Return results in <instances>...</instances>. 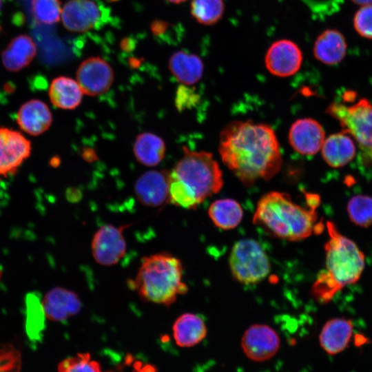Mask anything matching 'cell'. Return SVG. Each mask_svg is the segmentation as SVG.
I'll return each mask as SVG.
<instances>
[{
	"label": "cell",
	"instance_id": "obj_7",
	"mask_svg": "<svg viewBox=\"0 0 372 372\" xmlns=\"http://www.w3.org/2000/svg\"><path fill=\"white\" fill-rule=\"evenodd\" d=\"M327 112L338 120L343 131L353 136L372 158V105L369 101L360 99L350 105L333 102Z\"/></svg>",
	"mask_w": 372,
	"mask_h": 372
},
{
	"label": "cell",
	"instance_id": "obj_14",
	"mask_svg": "<svg viewBox=\"0 0 372 372\" xmlns=\"http://www.w3.org/2000/svg\"><path fill=\"white\" fill-rule=\"evenodd\" d=\"M325 140L322 125L311 118H300L291 126L289 141L291 147L299 154L311 156L318 152Z\"/></svg>",
	"mask_w": 372,
	"mask_h": 372
},
{
	"label": "cell",
	"instance_id": "obj_30",
	"mask_svg": "<svg viewBox=\"0 0 372 372\" xmlns=\"http://www.w3.org/2000/svg\"><path fill=\"white\" fill-rule=\"evenodd\" d=\"M58 372H102L100 364L89 353H78L63 360Z\"/></svg>",
	"mask_w": 372,
	"mask_h": 372
},
{
	"label": "cell",
	"instance_id": "obj_20",
	"mask_svg": "<svg viewBox=\"0 0 372 372\" xmlns=\"http://www.w3.org/2000/svg\"><path fill=\"white\" fill-rule=\"evenodd\" d=\"M36 53L37 48L31 37L20 34L13 38L2 52V63L7 70L19 72L31 63Z\"/></svg>",
	"mask_w": 372,
	"mask_h": 372
},
{
	"label": "cell",
	"instance_id": "obj_19",
	"mask_svg": "<svg viewBox=\"0 0 372 372\" xmlns=\"http://www.w3.org/2000/svg\"><path fill=\"white\" fill-rule=\"evenodd\" d=\"M347 44L344 36L336 29H327L316 39L313 54L317 60L326 65H335L344 58Z\"/></svg>",
	"mask_w": 372,
	"mask_h": 372
},
{
	"label": "cell",
	"instance_id": "obj_16",
	"mask_svg": "<svg viewBox=\"0 0 372 372\" xmlns=\"http://www.w3.org/2000/svg\"><path fill=\"white\" fill-rule=\"evenodd\" d=\"M41 305L45 317L54 322H63L78 314L82 302L79 296L66 288L56 287L43 297Z\"/></svg>",
	"mask_w": 372,
	"mask_h": 372
},
{
	"label": "cell",
	"instance_id": "obj_3",
	"mask_svg": "<svg viewBox=\"0 0 372 372\" xmlns=\"http://www.w3.org/2000/svg\"><path fill=\"white\" fill-rule=\"evenodd\" d=\"M316 209L310 207L307 209L293 203L288 194L273 191L258 201L253 222L277 238L301 240L323 229Z\"/></svg>",
	"mask_w": 372,
	"mask_h": 372
},
{
	"label": "cell",
	"instance_id": "obj_31",
	"mask_svg": "<svg viewBox=\"0 0 372 372\" xmlns=\"http://www.w3.org/2000/svg\"><path fill=\"white\" fill-rule=\"evenodd\" d=\"M32 10L36 21L45 24L58 22L62 12L60 0H33Z\"/></svg>",
	"mask_w": 372,
	"mask_h": 372
},
{
	"label": "cell",
	"instance_id": "obj_23",
	"mask_svg": "<svg viewBox=\"0 0 372 372\" xmlns=\"http://www.w3.org/2000/svg\"><path fill=\"white\" fill-rule=\"evenodd\" d=\"M172 331L174 341L178 347H192L206 337L207 329L200 317L192 313H185L175 320Z\"/></svg>",
	"mask_w": 372,
	"mask_h": 372
},
{
	"label": "cell",
	"instance_id": "obj_24",
	"mask_svg": "<svg viewBox=\"0 0 372 372\" xmlns=\"http://www.w3.org/2000/svg\"><path fill=\"white\" fill-rule=\"evenodd\" d=\"M83 92L76 81L67 76L54 79L50 85L49 97L51 103L62 110H74L82 100Z\"/></svg>",
	"mask_w": 372,
	"mask_h": 372
},
{
	"label": "cell",
	"instance_id": "obj_18",
	"mask_svg": "<svg viewBox=\"0 0 372 372\" xmlns=\"http://www.w3.org/2000/svg\"><path fill=\"white\" fill-rule=\"evenodd\" d=\"M20 128L25 132L38 136L50 127L52 116L48 106L43 101L32 99L21 105L17 116Z\"/></svg>",
	"mask_w": 372,
	"mask_h": 372
},
{
	"label": "cell",
	"instance_id": "obj_32",
	"mask_svg": "<svg viewBox=\"0 0 372 372\" xmlns=\"http://www.w3.org/2000/svg\"><path fill=\"white\" fill-rule=\"evenodd\" d=\"M353 27L362 37L372 39V4L361 6L353 19Z\"/></svg>",
	"mask_w": 372,
	"mask_h": 372
},
{
	"label": "cell",
	"instance_id": "obj_12",
	"mask_svg": "<svg viewBox=\"0 0 372 372\" xmlns=\"http://www.w3.org/2000/svg\"><path fill=\"white\" fill-rule=\"evenodd\" d=\"M114 81V72L105 60L99 56L83 61L76 71V81L83 94L99 96L106 92Z\"/></svg>",
	"mask_w": 372,
	"mask_h": 372
},
{
	"label": "cell",
	"instance_id": "obj_9",
	"mask_svg": "<svg viewBox=\"0 0 372 372\" xmlns=\"http://www.w3.org/2000/svg\"><path fill=\"white\" fill-rule=\"evenodd\" d=\"M107 10L94 0H70L63 6L61 18L68 30L83 32L105 22Z\"/></svg>",
	"mask_w": 372,
	"mask_h": 372
},
{
	"label": "cell",
	"instance_id": "obj_21",
	"mask_svg": "<svg viewBox=\"0 0 372 372\" xmlns=\"http://www.w3.org/2000/svg\"><path fill=\"white\" fill-rule=\"evenodd\" d=\"M321 149L324 161L334 168L348 164L354 158L356 151L351 137L344 131L327 138Z\"/></svg>",
	"mask_w": 372,
	"mask_h": 372
},
{
	"label": "cell",
	"instance_id": "obj_38",
	"mask_svg": "<svg viewBox=\"0 0 372 372\" xmlns=\"http://www.w3.org/2000/svg\"><path fill=\"white\" fill-rule=\"evenodd\" d=\"M2 6H3V0H0V12L1 10Z\"/></svg>",
	"mask_w": 372,
	"mask_h": 372
},
{
	"label": "cell",
	"instance_id": "obj_6",
	"mask_svg": "<svg viewBox=\"0 0 372 372\" xmlns=\"http://www.w3.org/2000/svg\"><path fill=\"white\" fill-rule=\"evenodd\" d=\"M234 278L243 285H254L263 280L270 272L266 253L253 239H241L233 246L229 258Z\"/></svg>",
	"mask_w": 372,
	"mask_h": 372
},
{
	"label": "cell",
	"instance_id": "obj_1",
	"mask_svg": "<svg viewBox=\"0 0 372 372\" xmlns=\"http://www.w3.org/2000/svg\"><path fill=\"white\" fill-rule=\"evenodd\" d=\"M218 151L223 163L245 186L271 179L282 164L277 137L265 123H229L220 134Z\"/></svg>",
	"mask_w": 372,
	"mask_h": 372
},
{
	"label": "cell",
	"instance_id": "obj_28",
	"mask_svg": "<svg viewBox=\"0 0 372 372\" xmlns=\"http://www.w3.org/2000/svg\"><path fill=\"white\" fill-rule=\"evenodd\" d=\"M44 311L38 298L33 293L26 297L25 329L29 338L37 340L44 327Z\"/></svg>",
	"mask_w": 372,
	"mask_h": 372
},
{
	"label": "cell",
	"instance_id": "obj_13",
	"mask_svg": "<svg viewBox=\"0 0 372 372\" xmlns=\"http://www.w3.org/2000/svg\"><path fill=\"white\" fill-rule=\"evenodd\" d=\"M302 53L298 45L289 39H280L268 48L265 63L267 70L276 76L287 77L301 67Z\"/></svg>",
	"mask_w": 372,
	"mask_h": 372
},
{
	"label": "cell",
	"instance_id": "obj_5",
	"mask_svg": "<svg viewBox=\"0 0 372 372\" xmlns=\"http://www.w3.org/2000/svg\"><path fill=\"white\" fill-rule=\"evenodd\" d=\"M183 264L173 255L161 252L142 258L141 266L129 286L145 302L169 307L179 295L187 291L183 281Z\"/></svg>",
	"mask_w": 372,
	"mask_h": 372
},
{
	"label": "cell",
	"instance_id": "obj_27",
	"mask_svg": "<svg viewBox=\"0 0 372 372\" xmlns=\"http://www.w3.org/2000/svg\"><path fill=\"white\" fill-rule=\"evenodd\" d=\"M225 10L223 0H192L191 14L200 24L209 25L216 23Z\"/></svg>",
	"mask_w": 372,
	"mask_h": 372
},
{
	"label": "cell",
	"instance_id": "obj_36",
	"mask_svg": "<svg viewBox=\"0 0 372 372\" xmlns=\"http://www.w3.org/2000/svg\"><path fill=\"white\" fill-rule=\"evenodd\" d=\"M138 372H156V370L151 365H147L141 369Z\"/></svg>",
	"mask_w": 372,
	"mask_h": 372
},
{
	"label": "cell",
	"instance_id": "obj_26",
	"mask_svg": "<svg viewBox=\"0 0 372 372\" xmlns=\"http://www.w3.org/2000/svg\"><path fill=\"white\" fill-rule=\"evenodd\" d=\"M208 214L216 227L226 230L236 227L243 215L240 205L231 198L214 201L210 205Z\"/></svg>",
	"mask_w": 372,
	"mask_h": 372
},
{
	"label": "cell",
	"instance_id": "obj_25",
	"mask_svg": "<svg viewBox=\"0 0 372 372\" xmlns=\"http://www.w3.org/2000/svg\"><path fill=\"white\" fill-rule=\"evenodd\" d=\"M133 150L136 160L141 164L154 167L163 159L166 147L160 136L153 133L143 132L137 136Z\"/></svg>",
	"mask_w": 372,
	"mask_h": 372
},
{
	"label": "cell",
	"instance_id": "obj_8",
	"mask_svg": "<svg viewBox=\"0 0 372 372\" xmlns=\"http://www.w3.org/2000/svg\"><path fill=\"white\" fill-rule=\"evenodd\" d=\"M130 225H105L94 234L91 243L94 260L103 266L116 265L126 252L127 245L123 231Z\"/></svg>",
	"mask_w": 372,
	"mask_h": 372
},
{
	"label": "cell",
	"instance_id": "obj_4",
	"mask_svg": "<svg viewBox=\"0 0 372 372\" xmlns=\"http://www.w3.org/2000/svg\"><path fill=\"white\" fill-rule=\"evenodd\" d=\"M329 239L324 246L326 271H322L312 288L313 296L326 303L343 287L355 283L365 262L364 254L351 239L340 234L335 224L327 223Z\"/></svg>",
	"mask_w": 372,
	"mask_h": 372
},
{
	"label": "cell",
	"instance_id": "obj_17",
	"mask_svg": "<svg viewBox=\"0 0 372 372\" xmlns=\"http://www.w3.org/2000/svg\"><path fill=\"white\" fill-rule=\"evenodd\" d=\"M353 332L350 320L336 318L328 320L319 334V344L329 355L341 353L348 348Z\"/></svg>",
	"mask_w": 372,
	"mask_h": 372
},
{
	"label": "cell",
	"instance_id": "obj_15",
	"mask_svg": "<svg viewBox=\"0 0 372 372\" xmlns=\"http://www.w3.org/2000/svg\"><path fill=\"white\" fill-rule=\"evenodd\" d=\"M134 192L138 200L147 207H157L169 201V172L152 170L136 181Z\"/></svg>",
	"mask_w": 372,
	"mask_h": 372
},
{
	"label": "cell",
	"instance_id": "obj_35",
	"mask_svg": "<svg viewBox=\"0 0 372 372\" xmlns=\"http://www.w3.org/2000/svg\"><path fill=\"white\" fill-rule=\"evenodd\" d=\"M351 1L353 3L360 6L372 4V0H351Z\"/></svg>",
	"mask_w": 372,
	"mask_h": 372
},
{
	"label": "cell",
	"instance_id": "obj_40",
	"mask_svg": "<svg viewBox=\"0 0 372 372\" xmlns=\"http://www.w3.org/2000/svg\"><path fill=\"white\" fill-rule=\"evenodd\" d=\"M112 1H116V0H112Z\"/></svg>",
	"mask_w": 372,
	"mask_h": 372
},
{
	"label": "cell",
	"instance_id": "obj_10",
	"mask_svg": "<svg viewBox=\"0 0 372 372\" xmlns=\"http://www.w3.org/2000/svg\"><path fill=\"white\" fill-rule=\"evenodd\" d=\"M280 340L276 331L267 324L250 326L243 333L240 346L247 358L262 362L272 358L278 353Z\"/></svg>",
	"mask_w": 372,
	"mask_h": 372
},
{
	"label": "cell",
	"instance_id": "obj_34",
	"mask_svg": "<svg viewBox=\"0 0 372 372\" xmlns=\"http://www.w3.org/2000/svg\"><path fill=\"white\" fill-rule=\"evenodd\" d=\"M195 99L196 95L191 90L182 87L177 92L176 105L178 109H181L183 107L191 105L192 102L195 101Z\"/></svg>",
	"mask_w": 372,
	"mask_h": 372
},
{
	"label": "cell",
	"instance_id": "obj_22",
	"mask_svg": "<svg viewBox=\"0 0 372 372\" xmlns=\"http://www.w3.org/2000/svg\"><path fill=\"white\" fill-rule=\"evenodd\" d=\"M168 68L179 83L192 85L202 78L204 65L198 56L180 50L171 56Z\"/></svg>",
	"mask_w": 372,
	"mask_h": 372
},
{
	"label": "cell",
	"instance_id": "obj_29",
	"mask_svg": "<svg viewBox=\"0 0 372 372\" xmlns=\"http://www.w3.org/2000/svg\"><path fill=\"white\" fill-rule=\"evenodd\" d=\"M347 212L355 225L370 226L372 225V198L365 195L353 196L348 202Z\"/></svg>",
	"mask_w": 372,
	"mask_h": 372
},
{
	"label": "cell",
	"instance_id": "obj_37",
	"mask_svg": "<svg viewBox=\"0 0 372 372\" xmlns=\"http://www.w3.org/2000/svg\"><path fill=\"white\" fill-rule=\"evenodd\" d=\"M169 2H171V3H182V2H184L187 0H166Z\"/></svg>",
	"mask_w": 372,
	"mask_h": 372
},
{
	"label": "cell",
	"instance_id": "obj_2",
	"mask_svg": "<svg viewBox=\"0 0 372 372\" xmlns=\"http://www.w3.org/2000/svg\"><path fill=\"white\" fill-rule=\"evenodd\" d=\"M169 172V202L195 209L207 198L218 193L223 185V174L211 153L189 150Z\"/></svg>",
	"mask_w": 372,
	"mask_h": 372
},
{
	"label": "cell",
	"instance_id": "obj_33",
	"mask_svg": "<svg viewBox=\"0 0 372 372\" xmlns=\"http://www.w3.org/2000/svg\"><path fill=\"white\" fill-rule=\"evenodd\" d=\"M20 353L10 344H0V372H19Z\"/></svg>",
	"mask_w": 372,
	"mask_h": 372
},
{
	"label": "cell",
	"instance_id": "obj_11",
	"mask_svg": "<svg viewBox=\"0 0 372 372\" xmlns=\"http://www.w3.org/2000/svg\"><path fill=\"white\" fill-rule=\"evenodd\" d=\"M30 153L31 143L23 135L0 127V179L14 174Z\"/></svg>",
	"mask_w": 372,
	"mask_h": 372
},
{
	"label": "cell",
	"instance_id": "obj_39",
	"mask_svg": "<svg viewBox=\"0 0 372 372\" xmlns=\"http://www.w3.org/2000/svg\"><path fill=\"white\" fill-rule=\"evenodd\" d=\"M1 271H0V278H1Z\"/></svg>",
	"mask_w": 372,
	"mask_h": 372
}]
</instances>
